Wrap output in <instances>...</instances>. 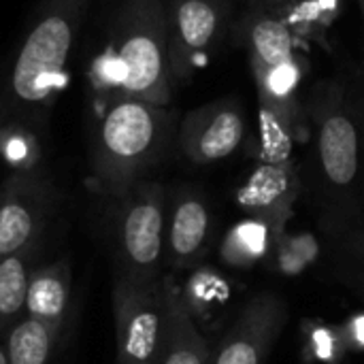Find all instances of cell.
Listing matches in <instances>:
<instances>
[{"label": "cell", "instance_id": "ffe728a7", "mask_svg": "<svg viewBox=\"0 0 364 364\" xmlns=\"http://www.w3.org/2000/svg\"><path fill=\"white\" fill-rule=\"evenodd\" d=\"M346 352L350 350L339 326H328L322 322L305 324V354L311 363L339 364Z\"/></svg>", "mask_w": 364, "mask_h": 364}, {"label": "cell", "instance_id": "7402d4cb", "mask_svg": "<svg viewBox=\"0 0 364 364\" xmlns=\"http://www.w3.org/2000/svg\"><path fill=\"white\" fill-rule=\"evenodd\" d=\"M341 331H343L348 350L364 352V311L354 314V316L348 320V324L341 326Z\"/></svg>", "mask_w": 364, "mask_h": 364}, {"label": "cell", "instance_id": "5bb4252c", "mask_svg": "<svg viewBox=\"0 0 364 364\" xmlns=\"http://www.w3.org/2000/svg\"><path fill=\"white\" fill-rule=\"evenodd\" d=\"M164 292L166 331L156 364H209V341L198 328V322L188 311L181 296V286L173 273L164 275Z\"/></svg>", "mask_w": 364, "mask_h": 364}, {"label": "cell", "instance_id": "44dd1931", "mask_svg": "<svg viewBox=\"0 0 364 364\" xmlns=\"http://www.w3.org/2000/svg\"><path fill=\"white\" fill-rule=\"evenodd\" d=\"M343 247H346L343 264L348 269V282L364 294V226L343 239Z\"/></svg>", "mask_w": 364, "mask_h": 364}, {"label": "cell", "instance_id": "7c38bea8", "mask_svg": "<svg viewBox=\"0 0 364 364\" xmlns=\"http://www.w3.org/2000/svg\"><path fill=\"white\" fill-rule=\"evenodd\" d=\"M303 194V177L296 162H262L237 188V207L247 215L267 222L277 235L286 232L294 205Z\"/></svg>", "mask_w": 364, "mask_h": 364}, {"label": "cell", "instance_id": "5b68a950", "mask_svg": "<svg viewBox=\"0 0 364 364\" xmlns=\"http://www.w3.org/2000/svg\"><path fill=\"white\" fill-rule=\"evenodd\" d=\"M168 190L160 181H139L115 198L113 252L115 273L134 282L154 284L164 273Z\"/></svg>", "mask_w": 364, "mask_h": 364}, {"label": "cell", "instance_id": "9c48e42d", "mask_svg": "<svg viewBox=\"0 0 364 364\" xmlns=\"http://www.w3.org/2000/svg\"><path fill=\"white\" fill-rule=\"evenodd\" d=\"M286 322L288 305L277 292L252 294L215 348H211L209 364H264Z\"/></svg>", "mask_w": 364, "mask_h": 364}, {"label": "cell", "instance_id": "3957f363", "mask_svg": "<svg viewBox=\"0 0 364 364\" xmlns=\"http://www.w3.org/2000/svg\"><path fill=\"white\" fill-rule=\"evenodd\" d=\"M177 117L168 105L113 94L94 119L90 166L96 190L115 200L158 166L177 141Z\"/></svg>", "mask_w": 364, "mask_h": 364}, {"label": "cell", "instance_id": "8fae6325", "mask_svg": "<svg viewBox=\"0 0 364 364\" xmlns=\"http://www.w3.org/2000/svg\"><path fill=\"white\" fill-rule=\"evenodd\" d=\"M215 222L207 196L194 186H177L166 200L164 267L173 273L203 264L213 247Z\"/></svg>", "mask_w": 364, "mask_h": 364}, {"label": "cell", "instance_id": "603a6c76", "mask_svg": "<svg viewBox=\"0 0 364 364\" xmlns=\"http://www.w3.org/2000/svg\"><path fill=\"white\" fill-rule=\"evenodd\" d=\"M243 2H247V6H254V9H264V11L279 13L282 9L290 6L294 0H243Z\"/></svg>", "mask_w": 364, "mask_h": 364}, {"label": "cell", "instance_id": "2e32d148", "mask_svg": "<svg viewBox=\"0 0 364 364\" xmlns=\"http://www.w3.org/2000/svg\"><path fill=\"white\" fill-rule=\"evenodd\" d=\"M62 333L36 318L21 316L2 335L9 364H51Z\"/></svg>", "mask_w": 364, "mask_h": 364}, {"label": "cell", "instance_id": "d4e9b609", "mask_svg": "<svg viewBox=\"0 0 364 364\" xmlns=\"http://www.w3.org/2000/svg\"><path fill=\"white\" fill-rule=\"evenodd\" d=\"M363 226H364V154H363Z\"/></svg>", "mask_w": 364, "mask_h": 364}, {"label": "cell", "instance_id": "30bf717a", "mask_svg": "<svg viewBox=\"0 0 364 364\" xmlns=\"http://www.w3.org/2000/svg\"><path fill=\"white\" fill-rule=\"evenodd\" d=\"M247 139V113L237 98H218L188 111L177 126V145L198 166L215 164L239 151Z\"/></svg>", "mask_w": 364, "mask_h": 364}, {"label": "cell", "instance_id": "277c9868", "mask_svg": "<svg viewBox=\"0 0 364 364\" xmlns=\"http://www.w3.org/2000/svg\"><path fill=\"white\" fill-rule=\"evenodd\" d=\"M94 83L113 94L141 98L154 105L173 100L168 55V26L164 0H126L111 32V45L98 58Z\"/></svg>", "mask_w": 364, "mask_h": 364}, {"label": "cell", "instance_id": "9a60e30c", "mask_svg": "<svg viewBox=\"0 0 364 364\" xmlns=\"http://www.w3.org/2000/svg\"><path fill=\"white\" fill-rule=\"evenodd\" d=\"M73 275L68 258L38 264L26 294V316L64 331L70 314Z\"/></svg>", "mask_w": 364, "mask_h": 364}, {"label": "cell", "instance_id": "4fadbf2b", "mask_svg": "<svg viewBox=\"0 0 364 364\" xmlns=\"http://www.w3.org/2000/svg\"><path fill=\"white\" fill-rule=\"evenodd\" d=\"M235 36L247 51L252 70H271L296 62L292 30L279 13L247 6L235 23Z\"/></svg>", "mask_w": 364, "mask_h": 364}, {"label": "cell", "instance_id": "ac0fdd59", "mask_svg": "<svg viewBox=\"0 0 364 364\" xmlns=\"http://www.w3.org/2000/svg\"><path fill=\"white\" fill-rule=\"evenodd\" d=\"M38 245L0 258V337L4 331L26 316V294L34 273Z\"/></svg>", "mask_w": 364, "mask_h": 364}, {"label": "cell", "instance_id": "ba28073f", "mask_svg": "<svg viewBox=\"0 0 364 364\" xmlns=\"http://www.w3.org/2000/svg\"><path fill=\"white\" fill-rule=\"evenodd\" d=\"M173 83H183L209 60L230 26V0H164Z\"/></svg>", "mask_w": 364, "mask_h": 364}, {"label": "cell", "instance_id": "7a4b0ae2", "mask_svg": "<svg viewBox=\"0 0 364 364\" xmlns=\"http://www.w3.org/2000/svg\"><path fill=\"white\" fill-rule=\"evenodd\" d=\"M92 0H43L0 83V128H30L49 113Z\"/></svg>", "mask_w": 364, "mask_h": 364}, {"label": "cell", "instance_id": "cb8c5ba5", "mask_svg": "<svg viewBox=\"0 0 364 364\" xmlns=\"http://www.w3.org/2000/svg\"><path fill=\"white\" fill-rule=\"evenodd\" d=\"M0 364H9V358H6V350H4V341L0 337Z\"/></svg>", "mask_w": 364, "mask_h": 364}, {"label": "cell", "instance_id": "6da1fadb", "mask_svg": "<svg viewBox=\"0 0 364 364\" xmlns=\"http://www.w3.org/2000/svg\"><path fill=\"white\" fill-rule=\"evenodd\" d=\"M309 149L301 168L322 230L343 241L363 228L364 100L346 83L320 81L305 100Z\"/></svg>", "mask_w": 364, "mask_h": 364}, {"label": "cell", "instance_id": "52a82bcc", "mask_svg": "<svg viewBox=\"0 0 364 364\" xmlns=\"http://www.w3.org/2000/svg\"><path fill=\"white\" fill-rule=\"evenodd\" d=\"M58 194L45 171L19 166L0 186V258L41 243Z\"/></svg>", "mask_w": 364, "mask_h": 364}, {"label": "cell", "instance_id": "8992f818", "mask_svg": "<svg viewBox=\"0 0 364 364\" xmlns=\"http://www.w3.org/2000/svg\"><path fill=\"white\" fill-rule=\"evenodd\" d=\"M111 303L117 364H156L166 331L164 277L145 284L113 273Z\"/></svg>", "mask_w": 364, "mask_h": 364}, {"label": "cell", "instance_id": "d6986e66", "mask_svg": "<svg viewBox=\"0 0 364 364\" xmlns=\"http://www.w3.org/2000/svg\"><path fill=\"white\" fill-rule=\"evenodd\" d=\"M192 271H194V275L190 277V284L186 288H181V296H183L188 311L198 322V318H203V314H209V309L215 303H222L226 299L228 288H226L224 277H220L218 271H213V269L196 267Z\"/></svg>", "mask_w": 364, "mask_h": 364}, {"label": "cell", "instance_id": "e0dca14e", "mask_svg": "<svg viewBox=\"0 0 364 364\" xmlns=\"http://www.w3.org/2000/svg\"><path fill=\"white\" fill-rule=\"evenodd\" d=\"M277 237L279 235L267 222L245 218L222 237L220 260L232 269H252L271 254Z\"/></svg>", "mask_w": 364, "mask_h": 364}, {"label": "cell", "instance_id": "484cf974", "mask_svg": "<svg viewBox=\"0 0 364 364\" xmlns=\"http://www.w3.org/2000/svg\"><path fill=\"white\" fill-rule=\"evenodd\" d=\"M360 2V6H363V13H364V0H358Z\"/></svg>", "mask_w": 364, "mask_h": 364}]
</instances>
